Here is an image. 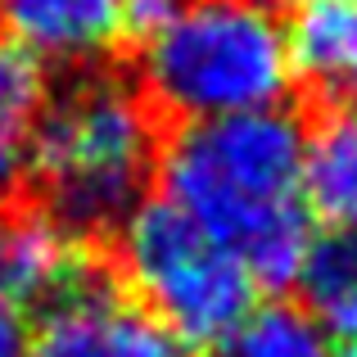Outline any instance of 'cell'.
<instances>
[{
	"instance_id": "cell-13",
	"label": "cell",
	"mask_w": 357,
	"mask_h": 357,
	"mask_svg": "<svg viewBox=\"0 0 357 357\" xmlns=\"http://www.w3.org/2000/svg\"><path fill=\"white\" fill-rule=\"evenodd\" d=\"M27 353V317L9 298H0V357H23Z\"/></svg>"
},
{
	"instance_id": "cell-16",
	"label": "cell",
	"mask_w": 357,
	"mask_h": 357,
	"mask_svg": "<svg viewBox=\"0 0 357 357\" xmlns=\"http://www.w3.org/2000/svg\"><path fill=\"white\" fill-rule=\"evenodd\" d=\"M262 9H271V5H298V0H258Z\"/></svg>"
},
{
	"instance_id": "cell-8",
	"label": "cell",
	"mask_w": 357,
	"mask_h": 357,
	"mask_svg": "<svg viewBox=\"0 0 357 357\" xmlns=\"http://www.w3.org/2000/svg\"><path fill=\"white\" fill-rule=\"evenodd\" d=\"M357 41V0H298L285 27L294 91L307 96H344Z\"/></svg>"
},
{
	"instance_id": "cell-6",
	"label": "cell",
	"mask_w": 357,
	"mask_h": 357,
	"mask_svg": "<svg viewBox=\"0 0 357 357\" xmlns=\"http://www.w3.org/2000/svg\"><path fill=\"white\" fill-rule=\"evenodd\" d=\"M294 118L303 127V204L331 231H357V100L294 91Z\"/></svg>"
},
{
	"instance_id": "cell-7",
	"label": "cell",
	"mask_w": 357,
	"mask_h": 357,
	"mask_svg": "<svg viewBox=\"0 0 357 357\" xmlns=\"http://www.w3.org/2000/svg\"><path fill=\"white\" fill-rule=\"evenodd\" d=\"M127 0H0V36L32 54L86 63L122 41Z\"/></svg>"
},
{
	"instance_id": "cell-9",
	"label": "cell",
	"mask_w": 357,
	"mask_h": 357,
	"mask_svg": "<svg viewBox=\"0 0 357 357\" xmlns=\"http://www.w3.org/2000/svg\"><path fill=\"white\" fill-rule=\"evenodd\" d=\"M50 73L41 54L0 36V181H14L27 163V149L50 105Z\"/></svg>"
},
{
	"instance_id": "cell-5",
	"label": "cell",
	"mask_w": 357,
	"mask_h": 357,
	"mask_svg": "<svg viewBox=\"0 0 357 357\" xmlns=\"http://www.w3.org/2000/svg\"><path fill=\"white\" fill-rule=\"evenodd\" d=\"M23 357H190V349L131 294L96 289L41 317Z\"/></svg>"
},
{
	"instance_id": "cell-11",
	"label": "cell",
	"mask_w": 357,
	"mask_h": 357,
	"mask_svg": "<svg viewBox=\"0 0 357 357\" xmlns=\"http://www.w3.org/2000/svg\"><path fill=\"white\" fill-rule=\"evenodd\" d=\"M298 280L307 289V303H317L321 312L357 294V231H331V236L312 240Z\"/></svg>"
},
{
	"instance_id": "cell-1",
	"label": "cell",
	"mask_w": 357,
	"mask_h": 357,
	"mask_svg": "<svg viewBox=\"0 0 357 357\" xmlns=\"http://www.w3.org/2000/svg\"><path fill=\"white\" fill-rule=\"evenodd\" d=\"M181 131L154 109L127 50L73 63L50 91L27 149L23 181L82 240L114 244L131 213L158 190L167 149Z\"/></svg>"
},
{
	"instance_id": "cell-2",
	"label": "cell",
	"mask_w": 357,
	"mask_h": 357,
	"mask_svg": "<svg viewBox=\"0 0 357 357\" xmlns=\"http://www.w3.org/2000/svg\"><path fill=\"white\" fill-rule=\"evenodd\" d=\"M154 109L176 131L262 114L289 96L285 27L258 0H190L140 50H127Z\"/></svg>"
},
{
	"instance_id": "cell-10",
	"label": "cell",
	"mask_w": 357,
	"mask_h": 357,
	"mask_svg": "<svg viewBox=\"0 0 357 357\" xmlns=\"http://www.w3.org/2000/svg\"><path fill=\"white\" fill-rule=\"evenodd\" d=\"M227 357H335V344L307 303L276 298L249 312V321L227 344Z\"/></svg>"
},
{
	"instance_id": "cell-15",
	"label": "cell",
	"mask_w": 357,
	"mask_h": 357,
	"mask_svg": "<svg viewBox=\"0 0 357 357\" xmlns=\"http://www.w3.org/2000/svg\"><path fill=\"white\" fill-rule=\"evenodd\" d=\"M344 96L357 100V41H353V59H349V77H344Z\"/></svg>"
},
{
	"instance_id": "cell-3",
	"label": "cell",
	"mask_w": 357,
	"mask_h": 357,
	"mask_svg": "<svg viewBox=\"0 0 357 357\" xmlns=\"http://www.w3.org/2000/svg\"><path fill=\"white\" fill-rule=\"evenodd\" d=\"M118 280L195 353L227 349L253 312L244 262L158 190L118 236Z\"/></svg>"
},
{
	"instance_id": "cell-14",
	"label": "cell",
	"mask_w": 357,
	"mask_h": 357,
	"mask_svg": "<svg viewBox=\"0 0 357 357\" xmlns=\"http://www.w3.org/2000/svg\"><path fill=\"white\" fill-rule=\"evenodd\" d=\"M326 321H331V335L344 349H357V294L340 298L335 307H326Z\"/></svg>"
},
{
	"instance_id": "cell-4",
	"label": "cell",
	"mask_w": 357,
	"mask_h": 357,
	"mask_svg": "<svg viewBox=\"0 0 357 357\" xmlns=\"http://www.w3.org/2000/svg\"><path fill=\"white\" fill-rule=\"evenodd\" d=\"M96 289H122L118 240H82L23 181L0 185V298H9L23 317H50L54 307Z\"/></svg>"
},
{
	"instance_id": "cell-17",
	"label": "cell",
	"mask_w": 357,
	"mask_h": 357,
	"mask_svg": "<svg viewBox=\"0 0 357 357\" xmlns=\"http://www.w3.org/2000/svg\"><path fill=\"white\" fill-rule=\"evenodd\" d=\"M344 357H357V349H349V353H344Z\"/></svg>"
},
{
	"instance_id": "cell-12",
	"label": "cell",
	"mask_w": 357,
	"mask_h": 357,
	"mask_svg": "<svg viewBox=\"0 0 357 357\" xmlns=\"http://www.w3.org/2000/svg\"><path fill=\"white\" fill-rule=\"evenodd\" d=\"M185 5H190V0H127V9H122V36L136 41V45L149 41V36L163 23H172Z\"/></svg>"
}]
</instances>
